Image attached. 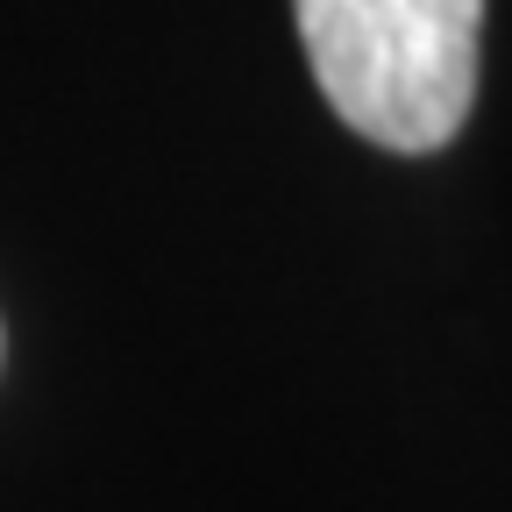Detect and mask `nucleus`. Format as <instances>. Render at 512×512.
Segmentation results:
<instances>
[{
    "label": "nucleus",
    "instance_id": "1",
    "mask_svg": "<svg viewBox=\"0 0 512 512\" xmlns=\"http://www.w3.org/2000/svg\"><path fill=\"white\" fill-rule=\"evenodd\" d=\"M320 100L392 157H434L477 107L484 0H292Z\"/></svg>",
    "mask_w": 512,
    "mask_h": 512
}]
</instances>
